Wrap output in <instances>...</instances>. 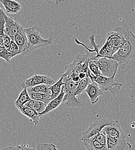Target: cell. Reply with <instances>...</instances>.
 <instances>
[{
    "instance_id": "obj_1",
    "label": "cell",
    "mask_w": 135,
    "mask_h": 150,
    "mask_svg": "<svg viewBox=\"0 0 135 150\" xmlns=\"http://www.w3.org/2000/svg\"><path fill=\"white\" fill-rule=\"evenodd\" d=\"M121 28L125 40L113 58L117 62L118 68L123 69L131 59L135 58V35L125 23Z\"/></svg>"
},
{
    "instance_id": "obj_2",
    "label": "cell",
    "mask_w": 135,
    "mask_h": 150,
    "mask_svg": "<svg viewBox=\"0 0 135 150\" xmlns=\"http://www.w3.org/2000/svg\"><path fill=\"white\" fill-rule=\"evenodd\" d=\"M106 37L105 43L99 49V56L100 57L113 59V54L118 50L125 40L121 26L116 27L113 31L109 32Z\"/></svg>"
},
{
    "instance_id": "obj_3",
    "label": "cell",
    "mask_w": 135,
    "mask_h": 150,
    "mask_svg": "<svg viewBox=\"0 0 135 150\" xmlns=\"http://www.w3.org/2000/svg\"><path fill=\"white\" fill-rule=\"evenodd\" d=\"M24 30L28 40V47L24 55L29 54L34 50L45 47L53 44V39L51 38H43L42 30L38 26L34 25L29 28H24Z\"/></svg>"
},
{
    "instance_id": "obj_4",
    "label": "cell",
    "mask_w": 135,
    "mask_h": 150,
    "mask_svg": "<svg viewBox=\"0 0 135 150\" xmlns=\"http://www.w3.org/2000/svg\"><path fill=\"white\" fill-rule=\"evenodd\" d=\"M62 81L65 83L62 87V90L65 92L62 102L68 108H81L83 103L75 95V91L78 82L74 81L71 79H63Z\"/></svg>"
},
{
    "instance_id": "obj_5",
    "label": "cell",
    "mask_w": 135,
    "mask_h": 150,
    "mask_svg": "<svg viewBox=\"0 0 135 150\" xmlns=\"http://www.w3.org/2000/svg\"><path fill=\"white\" fill-rule=\"evenodd\" d=\"M87 75L91 82L94 81L97 83L99 87L103 91H109L112 95H116L120 90L122 84L117 83L115 81V76L110 77L103 76L102 75L95 76L93 75L90 71L87 70Z\"/></svg>"
},
{
    "instance_id": "obj_6",
    "label": "cell",
    "mask_w": 135,
    "mask_h": 150,
    "mask_svg": "<svg viewBox=\"0 0 135 150\" xmlns=\"http://www.w3.org/2000/svg\"><path fill=\"white\" fill-rule=\"evenodd\" d=\"M115 122V120L108 118H104L99 120H95L90 125L86 130L82 132L81 140H83L87 139L94 135H96L102 131L105 126L112 125Z\"/></svg>"
},
{
    "instance_id": "obj_7",
    "label": "cell",
    "mask_w": 135,
    "mask_h": 150,
    "mask_svg": "<svg viewBox=\"0 0 135 150\" xmlns=\"http://www.w3.org/2000/svg\"><path fill=\"white\" fill-rule=\"evenodd\" d=\"M97 58L101 75L107 77L116 76L118 68V64L116 60L113 58L103 57Z\"/></svg>"
},
{
    "instance_id": "obj_8",
    "label": "cell",
    "mask_w": 135,
    "mask_h": 150,
    "mask_svg": "<svg viewBox=\"0 0 135 150\" xmlns=\"http://www.w3.org/2000/svg\"><path fill=\"white\" fill-rule=\"evenodd\" d=\"M55 80L47 75H33L30 78L25 80L21 84V88H27L28 87H33L38 84H45L52 86L55 83Z\"/></svg>"
},
{
    "instance_id": "obj_9",
    "label": "cell",
    "mask_w": 135,
    "mask_h": 150,
    "mask_svg": "<svg viewBox=\"0 0 135 150\" xmlns=\"http://www.w3.org/2000/svg\"><path fill=\"white\" fill-rule=\"evenodd\" d=\"M126 139H116L106 136L107 150H124L131 148Z\"/></svg>"
},
{
    "instance_id": "obj_10",
    "label": "cell",
    "mask_w": 135,
    "mask_h": 150,
    "mask_svg": "<svg viewBox=\"0 0 135 150\" xmlns=\"http://www.w3.org/2000/svg\"><path fill=\"white\" fill-rule=\"evenodd\" d=\"M103 131L105 132L106 136L116 139H126L125 133L118 120L115 121L112 125L105 126L103 128Z\"/></svg>"
},
{
    "instance_id": "obj_11",
    "label": "cell",
    "mask_w": 135,
    "mask_h": 150,
    "mask_svg": "<svg viewBox=\"0 0 135 150\" xmlns=\"http://www.w3.org/2000/svg\"><path fill=\"white\" fill-rule=\"evenodd\" d=\"M5 25H4V33L13 40L16 35L20 24L19 23L16 21L12 17L8 16L5 13L4 14Z\"/></svg>"
},
{
    "instance_id": "obj_12",
    "label": "cell",
    "mask_w": 135,
    "mask_h": 150,
    "mask_svg": "<svg viewBox=\"0 0 135 150\" xmlns=\"http://www.w3.org/2000/svg\"><path fill=\"white\" fill-rule=\"evenodd\" d=\"M84 92L87 94L93 105L95 104L98 101L99 96L103 95V91L99 87L98 84L94 81L88 84Z\"/></svg>"
},
{
    "instance_id": "obj_13",
    "label": "cell",
    "mask_w": 135,
    "mask_h": 150,
    "mask_svg": "<svg viewBox=\"0 0 135 150\" xmlns=\"http://www.w3.org/2000/svg\"><path fill=\"white\" fill-rule=\"evenodd\" d=\"M13 40L18 46L21 54L24 55V53L28 47V40L24 28L21 25Z\"/></svg>"
},
{
    "instance_id": "obj_14",
    "label": "cell",
    "mask_w": 135,
    "mask_h": 150,
    "mask_svg": "<svg viewBox=\"0 0 135 150\" xmlns=\"http://www.w3.org/2000/svg\"><path fill=\"white\" fill-rule=\"evenodd\" d=\"M5 9V12L8 14H16L21 9V5L19 2L15 0H0Z\"/></svg>"
},
{
    "instance_id": "obj_15",
    "label": "cell",
    "mask_w": 135,
    "mask_h": 150,
    "mask_svg": "<svg viewBox=\"0 0 135 150\" xmlns=\"http://www.w3.org/2000/svg\"><path fill=\"white\" fill-rule=\"evenodd\" d=\"M18 109L21 114L28 118L30 121L34 124L35 125H37L38 124L39 120L41 117L37 112L25 105L23 106Z\"/></svg>"
},
{
    "instance_id": "obj_16",
    "label": "cell",
    "mask_w": 135,
    "mask_h": 150,
    "mask_svg": "<svg viewBox=\"0 0 135 150\" xmlns=\"http://www.w3.org/2000/svg\"><path fill=\"white\" fill-rule=\"evenodd\" d=\"M64 95H65V92L62 90H61V92L58 96H57L56 98H55L53 99H52V100H50L47 104L44 111L39 113L40 116L42 117V116L44 115L45 114L49 113V112L53 111V110L56 109V108H57L59 106V105L62 102V99L64 96Z\"/></svg>"
},
{
    "instance_id": "obj_17",
    "label": "cell",
    "mask_w": 135,
    "mask_h": 150,
    "mask_svg": "<svg viewBox=\"0 0 135 150\" xmlns=\"http://www.w3.org/2000/svg\"><path fill=\"white\" fill-rule=\"evenodd\" d=\"M83 145L87 150H107L106 145L102 144L97 140L94 136L82 140Z\"/></svg>"
},
{
    "instance_id": "obj_18",
    "label": "cell",
    "mask_w": 135,
    "mask_h": 150,
    "mask_svg": "<svg viewBox=\"0 0 135 150\" xmlns=\"http://www.w3.org/2000/svg\"><path fill=\"white\" fill-rule=\"evenodd\" d=\"M28 93L31 99L43 102L46 105L50 100H52L51 98V92L49 89L47 91V92L46 93H37L34 92H28Z\"/></svg>"
},
{
    "instance_id": "obj_19",
    "label": "cell",
    "mask_w": 135,
    "mask_h": 150,
    "mask_svg": "<svg viewBox=\"0 0 135 150\" xmlns=\"http://www.w3.org/2000/svg\"><path fill=\"white\" fill-rule=\"evenodd\" d=\"M63 77L61 76L60 79L58 80L57 81L55 82L53 84L50 86L49 88L51 92V98L52 99H53L54 98L58 96L59 94L61 92L62 87L65 84V83L62 81Z\"/></svg>"
},
{
    "instance_id": "obj_20",
    "label": "cell",
    "mask_w": 135,
    "mask_h": 150,
    "mask_svg": "<svg viewBox=\"0 0 135 150\" xmlns=\"http://www.w3.org/2000/svg\"><path fill=\"white\" fill-rule=\"evenodd\" d=\"M31 99L27 88H23L20 93L17 99L15 102V105L17 109L24 106L27 102Z\"/></svg>"
},
{
    "instance_id": "obj_21",
    "label": "cell",
    "mask_w": 135,
    "mask_h": 150,
    "mask_svg": "<svg viewBox=\"0 0 135 150\" xmlns=\"http://www.w3.org/2000/svg\"><path fill=\"white\" fill-rule=\"evenodd\" d=\"M24 105L33 109V110L37 112L39 114L44 111L47 105L43 102L38 101L31 99Z\"/></svg>"
},
{
    "instance_id": "obj_22",
    "label": "cell",
    "mask_w": 135,
    "mask_h": 150,
    "mask_svg": "<svg viewBox=\"0 0 135 150\" xmlns=\"http://www.w3.org/2000/svg\"><path fill=\"white\" fill-rule=\"evenodd\" d=\"M90 80V79L89 77L87 76V77H84L83 79H81L78 81L76 90L75 91V96L78 95L83 93L84 91V90L87 88V86L90 83H89Z\"/></svg>"
},
{
    "instance_id": "obj_23",
    "label": "cell",
    "mask_w": 135,
    "mask_h": 150,
    "mask_svg": "<svg viewBox=\"0 0 135 150\" xmlns=\"http://www.w3.org/2000/svg\"><path fill=\"white\" fill-rule=\"evenodd\" d=\"M50 86L41 84L33 87H28L27 88L28 92H34L37 93H46L49 90V88Z\"/></svg>"
},
{
    "instance_id": "obj_24",
    "label": "cell",
    "mask_w": 135,
    "mask_h": 150,
    "mask_svg": "<svg viewBox=\"0 0 135 150\" xmlns=\"http://www.w3.org/2000/svg\"><path fill=\"white\" fill-rule=\"evenodd\" d=\"M88 68L90 72L95 76L101 75V73L99 71L98 64V58H93L88 62Z\"/></svg>"
},
{
    "instance_id": "obj_25",
    "label": "cell",
    "mask_w": 135,
    "mask_h": 150,
    "mask_svg": "<svg viewBox=\"0 0 135 150\" xmlns=\"http://www.w3.org/2000/svg\"><path fill=\"white\" fill-rule=\"evenodd\" d=\"M5 13L0 7V46H4L3 43V37L4 35V25H5V19L4 14Z\"/></svg>"
},
{
    "instance_id": "obj_26",
    "label": "cell",
    "mask_w": 135,
    "mask_h": 150,
    "mask_svg": "<svg viewBox=\"0 0 135 150\" xmlns=\"http://www.w3.org/2000/svg\"><path fill=\"white\" fill-rule=\"evenodd\" d=\"M6 50L8 52L10 56L12 58H13V57H15L16 56L21 54L18 46L16 44V43L13 40L12 41L9 47Z\"/></svg>"
},
{
    "instance_id": "obj_27",
    "label": "cell",
    "mask_w": 135,
    "mask_h": 150,
    "mask_svg": "<svg viewBox=\"0 0 135 150\" xmlns=\"http://www.w3.org/2000/svg\"><path fill=\"white\" fill-rule=\"evenodd\" d=\"M36 150H58L56 146L52 143H40L37 147Z\"/></svg>"
},
{
    "instance_id": "obj_28",
    "label": "cell",
    "mask_w": 135,
    "mask_h": 150,
    "mask_svg": "<svg viewBox=\"0 0 135 150\" xmlns=\"http://www.w3.org/2000/svg\"><path fill=\"white\" fill-rule=\"evenodd\" d=\"M89 40L90 41V46H93L94 47V49L93 50V52H96L97 54L95 55V56L94 57V58H99L100 57L99 56V50L100 49V46L98 45L95 42V36L94 35H91L90 37H89Z\"/></svg>"
},
{
    "instance_id": "obj_29",
    "label": "cell",
    "mask_w": 135,
    "mask_h": 150,
    "mask_svg": "<svg viewBox=\"0 0 135 150\" xmlns=\"http://www.w3.org/2000/svg\"><path fill=\"white\" fill-rule=\"evenodd\" d=\"M0 58H2L7 62H10L12 59L8 52L4 46H0Z\"/></svg>"
},
{
    "instance_id": "obj_30",
    "label": "cell",
    "mask_w": 135,
    "mask_h": 150,
    "mask_svg": "<svg viewBox=\"0 0 135 150\" xmlns=\"http://www.w3.org/2000/svg\"><path fill=\"white\" fill-rule=\"evenodd\" d=\"M129 99L131 102L135 105V83L132 84L129 89Z\"/></svg>"
},
{
    "instance_id": "obj_31",
    "label": "cell",
    "mask_w": 135,
    "mask_h": 150,
    "mask_svg": "<svg viewBox=\"0 0 135 150\" xmlns=\"http://www.w3.org/2000/svg\"><path fill=\"white\" fill-rule=\"evenodd\" d=\"M13 40L12 39V38L9 37L7 34H4V37H3V43H4V47L6 49H8L11 44V42Z\"/></svg>"
},
{
    "instance_id": "obj_32",
    "label": "cell",
    "mask_w": 135,
    "mask_h": 150,
    "mask_svg": "<svg viewBox=\"0 0 135 150\" xmlns=\"http://www.w3.org/2000/svg\"><path fill=\"white\" fill-rule=\"evenodd\" d=\"M15 150H36V149L31 147L28 144H18L15 147Z\"/></svg>"
},
{
    "instance_id": "obj_33",
    "label": "cell",
    "mask_w": 135,
    "mask_h": 150,
    "mask_svg": "<svg viewBox=\"0 0 135 150\" xmlns=\"http://www.w3.org/2000/svg\"><path fill=\"white\" fill-rule=\"evenodd\" d=\"M15 147L13 146H8L4 147L1 150H15Z\"/></svg>"
},
{
    "instance_id": "obj_34",
    "label": "cell",
    "mask_w": 135,
    "mask_h": 150,
    "mask_svg": "<svg viewBox=\"0 0 135 150\" xmlns=\"http://www.w3.org/2000/svg\"><path fill=\"white\" fill-rule=\"evenodd\" d=\"M65 0H55V1H56V4L58 5L60 3H61V2H64Z\"/></svg>"
},
{
    "instance_id": "obj_35",
    "label": "cell",
    "mask_w": 135,
    "mask_h": 150,
    "mask_svg": "<svg viewBox=\"0 0 135 150\" xmlns=\"http://www.w3.org/2000/svg\"><path fill=\"white\" fill-rule=\"evenodd\" d=\"M44 1H45L46 2L48 3V4H51L52 2V1L53 0H43Z\"/></svg>"
}]
</instances>
